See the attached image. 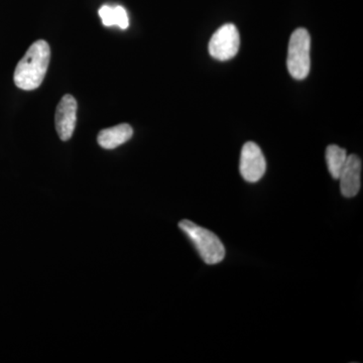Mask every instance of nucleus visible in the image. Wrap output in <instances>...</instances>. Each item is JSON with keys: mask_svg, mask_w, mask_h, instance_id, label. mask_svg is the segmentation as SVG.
I'll use <instances>...</instances> for the list:
<instances>
[{"mask_svg": "<svg viewBox=\"0 0 363 363\" xmlns=\"http://www.w3.org/2000/svg\"><path fill=\"white\" fill-rule=\"evenodd\" d=\"M267 162L259 145L248 142L241 150L240 171L241 176L250 183H257L264 177Z\"/></svg>", "mask_w": 363, "mask_h": 363, "instance_id": "5", "label": "nucleus"}, {"mask_svg": "<svg viewBox=\"0 0 363 363\" xmlns=\"http://www.w3.org/2000/svg\"><path fill=\"white\" fill-rule=\"evenodd\" d=\"M179 227L187 235L200 257L207 264H217L225 257V247L216 234L190 220L179 222Z\"/></svg>", "mask_w": 363, "mask_h": 363, "instance_id": "2", "label": "nucleus"}, {"mask_svg": "<svg viewBox=\"0 0 363 363\" xmlns=\"http://www.w3.org/2000/svg\"><path fill=\"white\" fill-rule=\"evenodd\" d=\"M77 108V101L70 94H67L62 98L57 106L55 123H56L57 133L63 142L70 140L75 130Z\"/></svg>", "mask_w": 363, "mask_h": 363, "instance_id": "6", "label": "nucleus"}, {"mask_svg": "<svg viewBox=\"0 0 363 363\" xmlns=\"http://www.w3.org/2000/svg\"><path fill=\"white\" fill-rule=\"evenodd\" d=\"M51 60V50L45 40L33 43L25 56L18 62L14 71L13 80L21 90L37 89L44 81Z\"/></svg>", "mask_w": 363, "mask_h": 363, "instance_id": "1", "label": "nucleus"}, {"mask_svg": "<svg viewBox=\"0 0 363 363\" xmlns=\"http://www.w3.org/2000/svg\"><path fill=\"white\" fill-rule=\"evenodd\" d=\"M240 37L238 28L233 23L220 26L209 42V54L219 61L233 59L240 50Z\"/></svg>", "mask_w": 363, "mask_h": 363, "instance_id": "4", "label": "nucleus"}, {"mask_svg": "<svg viewBox=\"0 0 363 363\" xmlns=\"http://www.w3.org/2000/svg\"><path fill=\"white\" fill-rule=\"evenodd\" d=\"M133 128L128 123H121L100 131L97 136L98 145L105 150H114L130 140Z\"/></svg>", "mask_w": 363, "mask_h": 363, "instance_id": "8", "label": "nucleus"}, {"mask_svg": "<svg viewBox=\"0 0 363 363\" xmlns=\"http://www.w3.org/2000/svg\"><path fill=\"white\" fill-rule=\"evenodd\" d=\"M362 160L357 155H350L346 160L342 171L339 175L341 194L346 198H352L358 194L362 186Z\"/></svg>", "mask_w": 363, "mask_h": 363, "instance_id": "7", "label": "nucleus"}, {"mask_svg": "<svg viewBox=\"0 0 363 363\" xmlns=\"http://www.w3.org/2000/svg\"><path fill=\"white\" fill-rule=\"evenodd\" d=\"M98 13H99L102 23H104L105 26H116V21H114V6H101L99 11H98Z\"/></svg>", "mask_w": 363, "mask_h": 363, "instance_id": "11", "label": "nucleus"}, {"mask_svg": "<svg viewBox=\"0 0 363 363\" xmlns=\"http://www.w3.org/2000/svg\"><path fill=\"white\" fill-rule=\"evenodd\" d=\"M347 152L342 147L336 145H330L326 149V162L330 172L332 178L338 180L339 175L342 171L346 160H347Z\"/></svg>", "mask_w": 363, "mask_h": 363, "instance_id": "9", "label": "nucleus"}, {"mask_svg": "<svg viewBox=\"0 0 363 363\" xmlns=\"http://www.w3.org/2000/svg\"><path fill=\"white\" fill-rule=\"evenodd\" d=\"M311 38L306 28H297L291 35L289 43L286 66L291 76L296 80H304L311 68L310 59Z\"/></svg>", "mask_w": 363, "mask_h": 363, "instance_id": "3", "label": "nucleus"}, {"mask_svg": "<svg viewBox=\"0 0 363 363\" xmlns=\"http://www.w3.org/2000/svg\"><path fill=\"white\" fill-rule=\"evenodd\" d=\"M114 21H116V26L121 30H126L128 28L130 20H128V13H126L124 7L121 6H114Z\"/></svg>", "mask_w": 363, "mask_h": 363, "instance_id": "10", "label": "nucleus"}]
</instances>
